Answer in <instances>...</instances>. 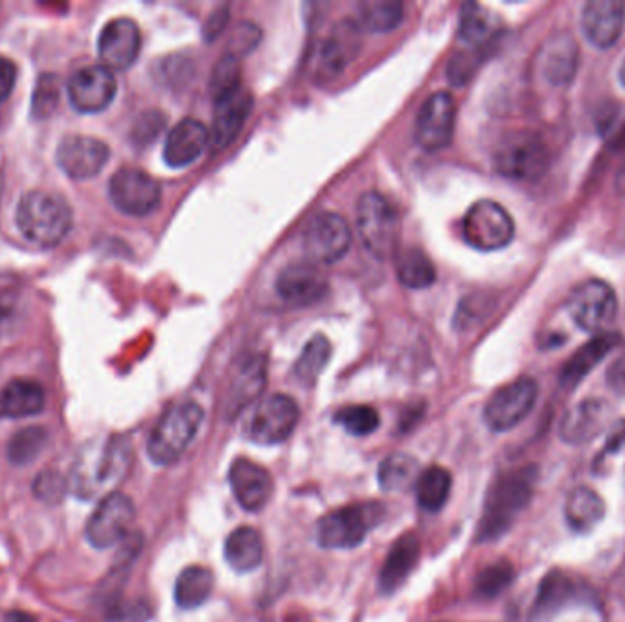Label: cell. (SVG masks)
Wrapping results in <instances>:
<instances>
[{
    "mask_svg": "<svg viewBox=\"0 0 625 622\" xmlns=\"http://www.w3.org/2000/svg\"><path fill=\"white\" fill-rule=\"evenodd\" d=\"M132 466V444L126 436L114 435L100 446L84 447L73 464L69 491L81 500L104 498L120 486Z\"/></svg>",
    "mask_w": 625,
    "mask_h": 622,
    "instance_id": "obj_1",
    "label": "cell"
},
{
    "mask_svg": "<svg viewBox=\"0 0 625 622\" xmlns=\"http://www.w3.org/2000/svg\"><path fill=\"white\" fill-rule=\"evenodd\" d=\"M536 467H521L501 475L486 493L485 509L478 526V542L500 539L514 525L518 515L531 502Z\"/></svg>",
    "mask_w": 625,
    "mask_h": 622,
    "instance_id": "obj_2",
    "label": "cell"
},
{
    "mask_svg": "<svg viewBox=\"0 0 625 622\" xmlns=\"http://www.w3.org/2000/svg\"><path fill=\"white\" fill-rule=\"evenodd\" d=\"M16 224L27 241L41 249H52L72 230L73 212L61 194L32 190L17 205Z\"/></svg>",
    "mask_w": 625,
    "mask_h": 622,
    "instance_id": "obj_3",
    "label": "cell"
},
{
    "mask_svg": "<svg viewBox=\"0 0 625 622\" xmlns=\"http://www.w3.org/2000/svg\"><path fill=\"white\" fill-rule=\"evenodd\" d=\"M204 422V410L196 402H182L163 413L152 429L146 453L156 466H171L187 452Z\"/></svg>",
    "mask_w": 625,
    "mask_h": 622,
    "instance_id": "obj_4",
    "label": "cell"
},
{
    "mask_svg": "<svg viewBox=\"0 0 625 622\" xmlns=\"http://www.w3.org/2000/svg\"><path fill=\"white\" fill-rule=\"evenodd\" d=\"M357 230L366 250L377 260L399 255L401 219L396 208L379 193H366L357 203Z\"/></svg>",
    "mask_w": 625,
    "mask_h": 622,
    "instance_id": "obj_5",
    "label": "cell"
},
{
    "mask_svg": "<svg viewBox=\"0 0 625 622\" xmlns=\"http://www.w3.org/2000/svg\"><path fill=\"white\" fill-rule=\"evenodd\" d=\"M379 502L354 504L326 515L317 525V542L324 550H354L365 542L371 529L385 520Z\"/></svg>",
    "mask_w": 625,
    "mask_h": 622,
    "instance_id": "obj_6",
    "label": "cell"
},
{
    "mask_svg": "<svg viewBox=\"0 0 625 622\" xmlns=\"http://www.w3.org/2000/svg\"><path fill=\"white\" fill-rule=\"evenodd\" d=\"M549 165L547 145L532 132L511 134L495 148V172L512 182H536L547 172Z\"/></svg>",
    "mask_w": 625,
    "mask_h": 622,
    "instance_id": "obj_7",
    "label": "cell"
},
{
    "mask_svg": "<svg viewBox=\"0 0 625 622\" xmlns=\"http://www.w3.org/2000/svg\"><path fill=\"white\" fill-rule=\"evenodd\" d=\"M461 229L464 241L481 252L505 249L516 232L511 214L492 199L474 203L464 214Z\"/></svg>",
    "mask_w": 625,
    "mask_h": 622,
    "instance_id": "obj_8",
    "label": "cell"
},
{
    "mask_svg": "<svg viewBox=\"0 0 625 622\" xmlns=\"http://www.w3.org/2000/svg\"><path fill=\"white\" fill-rule=\"evenodd\" d=\"M300 421L297 402L287 394H271L250 411L244 435L260 446H277L287 440Z\"/></svg>",
    "mask_w": 625,
    "mask_h": 622,
    "instance_id": "obj_9",
    "label": "cell"
},
{
    "mask_svg": "<svg viewBox=\"0 0 625 622\" xmlns=\"http://www.w3.org/2000/svg\"><path fill=\"white\" fill-rule=\"evenodd\" d=\"M571 320L590 334L607 332L618 314V298L605 281L590 280L576 287L567 301Z\"/></svg>",
    "mask_w": 625,
    "mask_h": 622,
    "instance_id": "obj_10",
    "label": "cell"
},
{
    "mask_svg": "<svg viewBox=\"0 0 625 622\" xmlns=\"http://www.w3.org/2000/svg\"><path fill=\"white\" fill-rule=\"evenodd\" d=\"M109 196L121 214L131 218H145L151 216L162 201V187L146 172L125 166L110 179Z\"/></svg>",
    "mask_w": 625,
    "mask_h": 622,
    "instance_id": "obj_11",
    "label": "cell"
},
{
    "mask_svg": "<svg viewBox=\"0 0 625 622\" xmlns=\"http://www.w3.org/2000/svg\"><path fill=\"white\" fill-rule=\"evenodd\" d=\"M136 508L125 493L114 491L101 498L100 506L90 517L84 535L95 550H109L129 537Z\"/></svg>",
    "mask_w": 625,
    "mask_h": 622,
    "instance_id": "obj_12",
    "label": "cell"
},
{
    "mask_svg": "<svg viewBox=\"0 0 625 622\" xmlns=\"http://www.w3.org/2000/svg\"><path fill=\"white\" fill-rule=\"evenodd\" d=\"M536 380L523 376L495 391L486 402L483 418L494 433H506L531 415L537 402Z\"/></svg>",
    "mask_w": 625,
    "mask_h": 622,
    "instance_id": "obj_13",
    "label": "cell"
},
{
    "mask_svg": "<svg viewBox=\"0 0 625 622\" xmlns=\"http://www.w3.org/2000/svg\"><path fill=\"white\" fill-rule=\"evenodd\" d=\"M304 252L312 263L334 265L348 255L351 229L337 212H320L304 229Z\"/></svg>",
    "mask_w": 625,
    "mask_h": 622,
    "instance_id": "obj_14",
    "label": "cell"
},
{
    "mask_svg": "<svg viewBox=\"0 0 625 622\" xmlns=\"http://www.w3.org/2000/svg\"><path fill=\"white\" fill-rule=\"evenodd\" d=\"M458 106L449 92H436L422 103L416 117L413 137L422 151H443L450 145L455 131Z\"/></svg>",
    "mask_w": 625,
    "mask_h": 622,
    "instance_id": "obj_15",
    "label": "cell"
},
{
    "mask_svg": "<svg viewBox=\"0 0 625 622\" xmlns=\"http://www.w3.org/2000/svg\"><path fill=\"white\" fill-rule=\"evenodd\" d=\"M70 104L81 114H98L109 108L117 94V81L112 70L103 64L84 66L70 77Z\"/></svg>",
    "mask_w": 625,
    "mask_h": 622,
    "instance_id": "obj_16",
    "label": "cell"
},
{
    "mask_svg": "<svg viewBox=\"0 0 625 622\" xmlns=\"http://www.w3.org/2000/svg\"><path fill=\"white\" fill-rule=\"evenodd\" d=\"M109 159V145L90 135H66L55 152L59 168L75 182L98 176Z\"/></svg>",
    "mask_w": 625,
    "mask_h": 622,
    "instance_id": "obj_17",
    "label": "cell"
},
{
    "mask_svg": "<svg viewBox=\"0 0 625 622\" xmlns=\"http://www.w3.org/2000/svg\"><path fill=\"white\" fill-rule=\"evenodd\" d=\"M141 52L140 27L132 19L120 17L106 22L98 41L101 64L112 72H123L136 63Z\"/></svg>",
    "mask_w": 625,
    "mask_h": 622,
    "instance_id": "obj_18",
    "label": "cell"
},
{
    "mask_svg": "<svg viewBox=\"0 0 625 622\" xmlns=\"http://www.w3.org/2000/svg\"><path fill=\"white\" fill-rule=\"evenodd\" d=\"M253 94L244 86L230 90L227 94L214 99V120L211 128V146L222 151L238 137L245 121L253 112Z\"/></svg>",
    "mask_w": 625,
    "mask_h": 622,
    "instance_id": "obj_19",
    "label": "cell"
},
{
    "mask_svg": "<svg viewBox=\"0 0 625 622\" xmlns=\"http://www.w3.org/2000/svg\"><path fill=\"white\" fill-rule=\"evenodd\" d=\"M625 27V2L590 0L582 8V30L591 46L609 50L615 46Z\"/></svg>",
    "mask_w": 625,
    "mask_h": 622,
    "instance_id": "obj_20",
    "label": "cell"
},
{
    "mask_svg": "<svg viewBox=\"0 0 625 622\" xmlns=\"http://www.w3.org/2000/svg\"><path fill=\"white\" fill-rule=\"evenodd\" d=\"M229 484L236 502L249 514H256L266 508L271 500L273 477L266 467L256 462L238 458L230 464Z\"/></svg>",
    "mask_w": 625,
    "mask_h": 622,
    "instance_id": "obj_21",
    "label": "cell"
},
{
    "mask_svg": "<svg viewBox=\"0 0 625 622\" xmlns=\"http://www.w3.org/2000/svg\"><path fill=\"white\" fill-rule=\"evenodd\" d=\"M611 407L604 400L585 398L574 404L563 415L560 436L568 446H580L594 440L609 426Z\"/></svg>",
    "mask_w": 625,
    "mask_h": 622,
    "instance_id": "obj_22",
    "label": "cell"
},
{
    "mask_svg": "<svg viewBox=\"0 0 625 622\" xmlns=\"http://www.w3.org/2000/svg\"><path fill=\"white\" fill-rule=\"evenodd\" d=\"M359 52V28L349 21L340 22L326 37L315 53V75L329 81L339 75Z\"/></svg>",
    "mask_w": 625,
    "mask_h": 622,
    "instance_id": "obj_23",
    "label": "cell"
},
{
    "mask_svg": "<svg viewBox=\"0 0 625 622\" xmlns=\"http://www.w3.org/2000/svg\"><path fill=\"white\" fill-rule=\"evenodd\" d=\"M277 292L289 305L308 307L328 294V280L311 263L289 265L278 274Z\"/></svg>",
    "mask_w": 625,
    "mask_h": 622,
    "instance_id": "obj_24",
    "label": "cell"
},
{
    "mask_svg": "<svg viewBox=\"0 0 625 622\" xmlns=\"http://www.w3.org/2000/svg\"><path fill=\"white\" fill-rule=\"evenodd\" d=\"M578 44L573 35L560 32L549 37L540 52V72L553 86H567L573 83L578 70Z\"/></svg>",
    "mask_w": 625,
    "mask_h": 622,
    "instance_id": "obj_25",
    "label": "cell"
},
{
    "mask_svg": "<svg viewBox=\"0 0 625 622\" xmlns=\"http://www.w3.org/2000/svg\"><path fill=\"white\" fill-rule=\"evenodd\" d=\"M208 143L211 134L199 121H180L173 131L168 132L163 159L171 168H185L204 154Z\"/></svg>",
    "mask_w": 625,
    "mask_h": 622,
    "instance_id": "obj_26",
    "label": "cell"
},
{
    "mask_svg": "<svg viewBox=\"0 0 625 622\" xmlns=\"http://www.w3.org/2000/svg\"><path fill=\"white\" fill-rule=\"evenodd\" d=\"M622 336L618 332H602L596 336L591 338L590 342L582 345L576 353L568 359L565 367L562 369L560 374V382H562L565 390H574L576 385L593 373V369L600 362L607 359L611 351H615L621 345Z\"/></svg>",
    "mask_w": 625,
    "mask_h": 622,
    "instance_id": "obj_27",
    "label": "cell"
},
{
    "mask_svg": "<svg viewBox=\"0 0 625 622\" xmlns=\"http://www.w3.org/2000/svg\"><path fill=\"white\" fill-rule=\"evenodd\" d=\"M419 556H421V542L416 533L402 535L401 539L393 542L379 573V588L382 593L390 595L407 582L417 566Z\"/></svg>",
    "mask_w": 625,
    "mask_h": 622,
    "instance_id": "obj_28",
    "label": "cell"
},
{
    "mask_svg": "<svg viewBox=\"0 0 625 622\" xmlns=\"http://www.w3.org/2000/svg\"><path fill=\"white\" fill-rule=\"evenodd\" d=\"M47 405V393L35 380H11L0 390V418L19 421L42 413Z\"/></svg>",
    "mask_w": 625,
    "mask_h": 622,
    "instance_id": "obj_29",
    "label": "cell"
},
{
    "mask_svg": "<svg viewBox=\"0 0 625 622\" xmlns=\"http://www.w3.org/2000/svg\"><path fill=\"white\" fill-rule=\"evenodd\" d=\"M224 557L236 573L255 571L264 559L262 535L249 526L235 529L225 540Z\"/></svg>",
    "mask_w": 625,
    "mask_h": 622,
    "instance_id": "obj_30",
    "label": "cell"
},
{
    "mask_svg": "<svg viewBox=\"0 0 625 622\" xmlns=\"http://www.w3.org/2000/svg\"><path fill=\"white\" fill-rule=\"evenodd\" d=\"M605 504L598 493L590 488H576L565 502V520L576 533H590L604 520Z\"/></svg>",
    "mask_w": 625,
    "mask_h": 622,
    "instance_id": "obj_31",
    "label": "cell"
},
{
    "mask_svg": "<svg viewBox=\"0 0 625 622\" xmlns=\"http://www.w3.org/2000/svg\"><path fill=\"white\" fill-rule=\"evenodd\" d=\"M266 385V363L262 359H250L249 362L242 363L238 373L230 382L229 400L227 410L230 415L244 410L245 405L262 393Z\"/></svg>",
    "mask_w": 625,
    "mask_h": 622,
    "instance_id": "obj_32",
    "label": "cell"
},
{
    "mask_svg": "<svg viewBox=\"0 0 625 622\" xmlns=\"http://www.w3.org/2000/svg\"><path fill=\"white\" fill-rule=\"evenodd\" d=\"M213 588V571L205 566H188L177 577L174 599L182 610H194L208 601Z\"/></svg>",
    "mask_w": 625,
    "mask_h": 622,
    "instance_id": "obj_33",
    "label": "cell"
},
{
    "mask_svg": "<svg viewBox=\"0 0 625 622\" xmlns=\"http://www.w3.org/2000/svg\"><path fill=\"white\" fill-rule=\"evenodd\" d=\"M452 491V475L444 467H428L417 478L416 497L417 502L424 511L438 514L443 509Z\"/></svg>",
    "mask_w": 625,
    "mask_h": 622,
    "instance_id": "obj_34",
    "label": "cell"
},
{
    "mask_svg": "<svg viewBox=\"0 0 625 622\" xmlns=\"http://www.w3.org/2000/svg\"><path fill=\"white\" fill-rule=\"evenodd\" d=\"M498 32L495 17L480 4H464L459 15V37L472 50L489 44Z\"/></svg>",
    "mask_w": 625,
    "mask_h": 622,
    "instance_id": "obj_35",
    "label": "cell"
},
{
    "mask_svg": "<svg viewBox=\"0 0 625 622\" xmlns=\"http://www.w3.org/2000/svg\"><path fill=\"white\" fill-rule=\"evenodd\" d=\"M576 595V587L571 581V577L562 571H551L543 579L537 590L536 602H534V613L537 618H551L560 608L565 607L573 597Z\"/></svg>",
    "mask_w": 625,
    "mask_h": 622,
    "instance_id": "obj_36",
    "label": "cell"
},
{
    "mask_svg": "<svg viewBox=\"0 0 625 622\" xmlns=\"http://www.w3.org/2000/svg\"><path fill=\"white\" fill-rule=\"evenodd\" d=\"M397 278L402 286L413 291H421L433 286L436 281V267L422 250L410 249L397 255Z\"/></svg>",
    "mask_w": 625,
    "mask_h": 622,
    "instance_id": "obj_37",
    "label": "cell"
},
{
    "mask_svg": "<svg viewBox=\"0 0 625 622\" xmlns=\"http://www.w3.org/2000/svg\"><path fill=\"white\" fill-rule=\"evenodd\" d=\"M419 462L407 455V453H393L390 457H386L379 466V484L385 491H402L408 486L417 483L419 478Z\"/></svg>",
    "mask_w": 625,
    "mask_h": 622,
    "instance_id": "obj_38",
    "label": "cell"
},
{
    "mask_svg": "<svg viewBox=\"0 0 625 622\" xmlns=\"http://www.w3.org/2000/svg\"><path fill=\"white\" fill-rule=\"evenodd\" d=\"M402 4L397 0H368L359 6L360 24L373 33L396 30L402 22Z\"/></svg>",
    "mask_w": 625,
    "mask_h": 622,
    "instance_id": "obj_39",
    "label": "cell"
},
{
    "mask_svg": "<svg viewBox=\"0 0 625 622\" xmlns=\"http://www.w3.org/2000/svg\"><path fill=\"white\" fill-rule=\"evenodd\" d=\"M331 359V343H329L328 338L322 336V334H317L312 336L306 348L303 349V354L300 359L295 363V369L293 373L297 376L300 382H306V384H311L315 380L320 376L326 365Z\"/></svg>",
    "mask_w": 625,
    "mask_h": 622,
    "instance_id": "obj_40",
    "label": "cell"
},
{
    "mask_svg": "<svg viewBox=\"0 0 625 622\" xmlns=\"http://www.w3.org/2000/svg\"><path fill=\"white\" fill-rule=\"evenodd\" d=\"M48 444L47 429L42 427H27L11 436L8 444V460L16 466H28L39 458Z\"/></svg>",
    "mask_w": 625,
    "mask_h": 622,
    "instance_id": "obj_41",
    "label": "cell"
},
{
    "mask_svg": "<svg viewBox=\"0 0 625 622\" xmlns=\"http://www.w3.org/2000/svg\"><path fill=\"white\" fill-rule=\"evenodd\" d=\"M516 577V571L512 568L511 562L500 560L494 564L486 566L478 573L474 582L475 595L481 599H494L501 595L506 588L511 587Z\"/></svg>",
    "mask_w": 625,
    "mask_h": 622,
    "instance_id": "obj_42",
    "label": "cell"
},
{
    "mask_svg": "<svg viewBox=\"0 0 625 622\" xmlns=\"http://www.w3.org/2000/svg\"><path fill=\"white\" fill-rule=\"evenodd\" d=\"M335 424H339L349 435L368 436L376 433L381 418L370 405H349L335 415Z\"/></svg>",
    "mask_w": 625,
    "mask_h": 622,
    "instance_id": "obj_43",
    "label": "cell"
},
{
    "mask_svg": "<svg viewBox=\"0 0 625 622\" xmlns=\"http://www.w3.org/2000/svg\"><path fill=\"white\" fill-rule=\"evenodd\" d=\"M59 79L52 73L41 75L33 90L32 115L35 120H48L59 104Z\"/></svg>",
    "mask_w": 625,
    "mask_h": 622,
    "instance_id": "obj_44",
    "label": "cell"
},
{
    "mask_svg": "<svg viewBox=\"0 0 625 622\" xmlns=\"http://www.w3.org/2000/svg\"><path fill=\"white\" fill-rule=\"evenodd\" d=\"M211 86H213L214 99L227 94L230 90L238 89L240 86V59L225 53L218 66L214 70Z\"/></svg>",
    "mask_w": 625,
    "mask_h": 622,
    "instance_id": "obj_45",
    "label": "cell"
},
{
    "mask_svg": "<svg viewBox=\"0 0 625 622\" xmlns=\"http://www.w3.org/2000/svg\"><path fill=\"white\" fill-rule=\"evenodd\" d=\"M66 491H69V483L52 469L41 473L33 484L35 497L48 506H55V504L61 502Z\"/></svg>",
    "mask_w": 625,
    "mask_h": 622,
    "instance_id": "obj_46",
    "label": "cell"
},
{
    "mask_svg": "<svg viewBox=\"0 0 625 622\" xmlns=\"http://www.w3.org/2000/svg\"><path fill=\"white\" fill-rule=\"evenodd\" d=\"M258 28L253 27L249 22H244L240 27L236 28L235 35L229 42V55L233 58L240 59L244 53L250 52L253 48L256 46L258 42Z\"/></svg>",
    "mask_w": 625,
    "mask_h": 622,
    "instance_id": "obj_47",
    "label": "cell"
},
{
    "mask_svg": "<svg viewBox=\"0 0 625 622\" xmlns=\"http://www.w3.org/2000/svg\"><path fill=\"white\" fill-rule=\"evenodd\" d=\"M625 449V421L618 422L613 429H611L609 438L605 442L604 452L600 453L596 460H594V469L596 471H602L605 466V462L609 458L615 457L618 453Z\"/></svg>",
    "mask_w": 625,
    "mask_h": 622,
    "instance_id": "obj_48",
    "label": "cell"
},
{
    "mask_svg": "<svg viewBox=\"0 0 625 622\" xmlns=\"http://www.w3.org/2000/svg\"><path fill=\"white\" fill-rule=\"evenodd\" d=\"M163 128V117L156 112H151V114L141 115L140 120L136 121V125L132 128V137L136 143H148V141H154L157 134L162 132Z\"/></svg>",
    "mask_w": 625,
    "mask_h": 622,
    "instance_id": "obj_49",
    "label": "cell"
},
{
    "mask_svg": "<svg viewBox=\"0 0 625 622\" xmlns=\"http://www.w3.org/2000/svg\"><path fill=\"white\" fill-rule=\"evenodd\" d=\"M17 66L10 59L0 58V103H4L16 89Z\"/></svg>",
    "mask_w": 625,
    "mask_h": 622,
    "instance_id": "obj_50",
    "label": "cell"
},
{
    "mask_svg": "<svg viewBox=\"0 0 625 622\" xmlns=\"http://www.w3.org/2000/svg\"><path fill=\"white\" fill-rule=\"evenodd\" d=\"M607 384L618 394H625V353L607 369Z\"/></svg>",
    "mask_w": 625,
    "mask_h": 622,
    "instance_id": "obj_51",
    "label": "cell"
},
{
    "mask_svg": "<svg viewBox=\"0 0 625 622\" xmlns=\"http://www.w3.org/2000/svg\"><path fill=\"white\" fill-rule=\"evenodd\" d=\"M227 19H229V10L227 8H219L218 11H214L207 24H205V39L214 41L219 35V32L224 30Z\"/></svg>",
    "mask_w": 625,
    "mask_h": 622,
    "instance_id": "obj_52",
    "label": "cell"
},
{
    "mask_svg": "<svg viewBox=\"0 0 625 622\" xmlns=\"http://www.w3.org/2000/svg\"><path fill=\"white\" fill-rule=\"evenodd\" d=\"M4 622H35V619L27 612H10Z\"/></svg>",
    "mask_w": 625,
    "mask_h": 622,
    "instance_id": "obj_53",
    "label": "cell"
},
{
    "mask_svg": "<svg viewBox=\"0 0 625 622\" xmlns=\"http://www.w3.org/2000/svg\"><path fill=\"white\" fill-rule=\"evenodd\" d=\"M618 79H621L622 86L625 89V59L622 63L621 70H618Z\"/></svg>",
    "mask_w": 625,
    "mask_h": 622,
    "instance_id": "obj_54",
    "label": "cell"
},
{
    "mask_svg": "<svg viewBox=\"0 0 625 622\" xmlns=\"http://www.w3.org/2000/svg\"><path fill=\"white\" fill-rule=\"evenodd\" d=\"M0 197H2V182H0Z\"/></svg>",
    "mask_w": 625,
    "mask_h": 622,
    "instance_id": "obj_55",
    "label": "cell"
}]
</instances>
